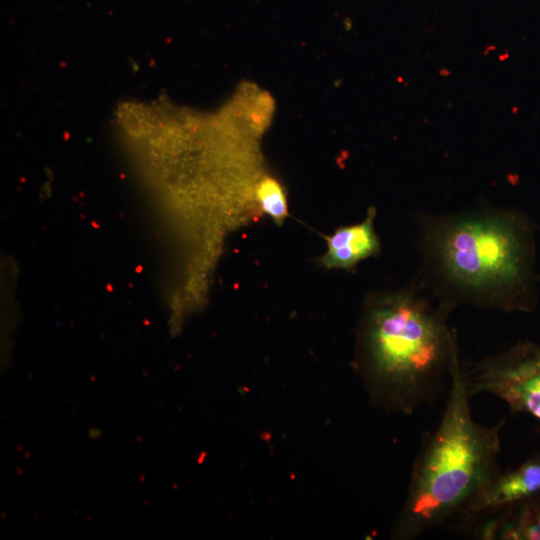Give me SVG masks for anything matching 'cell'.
<instances>
[{"label": "cell", "instance_id": "obj_1", "mask_svg": "<svg viewBox=\"0 0 540 540\" xmlns=\"http://www.w3.org/2000/svg\"><path fill=\"white\" fill-rule=\"evenodd\" d=\"M417 281L453 310L459 305L532 312L537 304L535 226L524 212L479 206L416 216Z\"/></svg>", "mask_w": 540, "mask_h": 540}, {"label": "cell", "instance_id": "obj_2", "mask_svg": "<svg viewBox=\"0 0 540 540\" xmlns=\"http://www.w3.org/2000/svg\"><path fill=\"white\" fill-rule=\"evenodd\" d=\"M451 311L417 279L368 301L357 365L376 405L411 415L437 396L459 356Z\"/></svg>", "mask_w": 540, "mask_h": 540}, {"label": "cell", "instance_id": "obj_3", "mask_svg": "<svg viewBox=\"0 0 540 540\" xmlns=\"http://www.w3.org/2000/svg\"><path fill=\"white\" fill-rule=\"evenodd\" d=\"M458 356L451 367L441 420L414 463L404 505L392 528L399 540L445 525L498 472L501 420L486 426L472 416Z\"/></svg>", "mask_w": 540, "mask_h": 540}, {"label": "cell", "instance_id": "obj_4", "mask_svg": "<svg viewBox=\"0 0 540 540\" xmlns=\"http://www.w3.org/2000/svg\"><path fill=\"white\" fill-rule=\"evenodd\" d=\"M469 395L490 394L504 401L511 412L540 420V345L519 342L475 363L463 364Z\"/></svg>", "mask_w": 540, "mask_h": 540}, {"label": "cell", "instance_id": "obj_5", "mask_svg": "<svg viewBox=\"0 0 540 540\" xmlns=\"http://www.w3.org/2000/svg\"><path fill=\"white\" fill-rule=\"evenodd\" d=\"M540 493V452L519 466L498 471L452 518L457 528L471 531L476 525Z\"/></svg>", "mask_w": 540, "mask_h": 540}, {"label": "cell", "instance_id": "obj_6", "mask_svg": "<svg viewBox=\"0 0 540 540\" xmlns=\"http://www.w3.org/2000/svg\"><path fill=\"white\" fill-rule=\"evenodd\" d=\"M375 208H369L364 220L338 228L326 237L327 251L320 258L327 268L352 270L359 262L375 256L380 242L374 227Z\"/></svg>", "mask_w": 540, "mask_h": 540}, {"label": "cell", "instance_id": "obj_7", "mask_svg": "<svg viewBox=\"0 0 540 540\" xmlns=\"http://www.w3.org/2000/svg\"><path fill=\"white\" fill-rule=\"evenodd\" d=\"M471 531L475 538L484 540H540V493L484 520Z\"/></svg>", "mask_w": 540, "mask_h": 540}, {"label": "cell", "instance_id": "obj_8", "mask_svg": "<svg viewBox=\"0 0 540 540\" xmlns=\"http://www.w3.org/2000/svg\"><path fill=\"white\" fill-rule=\"evenodd\" d=\"M256 200L264 213L276 223H282L287 215V201L280 183L271 177H264L257 185Z\"/></svg>", "mask_w": 540, "mask_h": 540}]
</instances>
